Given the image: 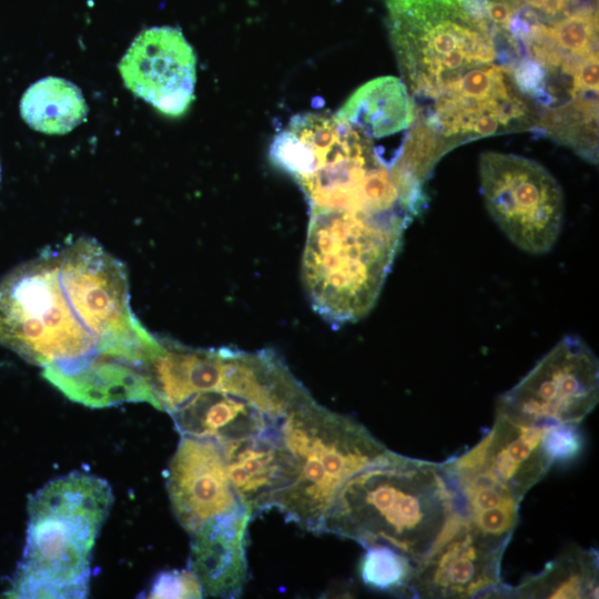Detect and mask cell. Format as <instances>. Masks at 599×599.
I'll return each mask as SVG.
<instances>
[{
  "label": "cell",
  "mask_w": 599,
  "mask_h": 599,
  "mask_svg": "<svg viewBox=\"0 0 599 599\" xmlns=\"http://www.w3.org/2000/svg\"><path fill=\"white\" fill-rule=\"evenodd\" d=\"M598 94H582L541 112L536 130L573 150L590 163L598 161Z\"/></svg>",
  "instance_id": "19"
},
{
  "label": "cell",
  "mask_w": 599,
  "mask_h": 599,
  "mask_svg": "<svg viewBox=\"0 0 599 599\" xmlns=\"http://www.w3.org/2000/svg\"><path fill=\"white\" fill-rule=\"evenodd\" d=\"M20 114L35 131L65 134L84 121L88 105L74 83L47 77L26 90L20 101Z\"/></svg>",
  "instance_id": "18"
},
{
  "label": "cell",
  "mask_w": 599,
  "mask_h": 599,
  "mask_svg": "<svg viewBox=\"0 0 599 599\" xmlns=\"http://www.w3.org/2000/svg\"><path fill=\"white\" fill-rule=\"evenodd\" d=\"M0 344L41 366L53 385L105 364L148 369L160 341L131 311L124 265L82 236L2 278Z\"/></svg>",
  "instance_id": "1"
},
{
  "label": "cell",
  "mask_w": 599,
  "mask_h": 599,
  "mask_svg": "<svg viewBox=\"0 0 599 599\" xmlns=\"http://www.w3.org/2000/svg\"><path fill=\"white\" fill-rule=\"evenodd\" d=\"M202 586L191 568L166 570L156 576L148 598H202Z\"/></svg>",
  "instance_id": "21"
},
{
  "label": "cell",
  "mask_w": 599,
  "mask_h": 599,
  "mask_svg": "<svg viewBox=\"0 0 599 599\" xmlns=\"http://www.w3.org/2000/svg\"><path fill=\"white\" fill-rule=\"evenodd\" d=\"M546 429L522 426L496 415L493 427L464 454L522 500L554 465L544 447Z\"/></svg>",
  "instance_id": "14"
},
{
  "label": "cell",
  "mask_w": 599,
  "mask_h": 599,
  "mask_svg": "<svg viewBox=\"0 0 599 599\" xmlns=\"http://www.w3.org/2000/svg\"><path fill=\"white\" fill-rule=\"evenodd\" d=\"M507 544L473 527L458 510L447 532L417 565L405 596L427 599L490 598L504 581Z\"/></svg>",
  "instance_id": "10"
},
{
  "label": "cell",
  "mask_w": 599,
  "mask_h": 599,
  "mask_svg": "<svg viewBox=\"0 0 599 599\" xmlns=\"http://www.w3.org/2000/svg\"><path fill=\"white\" fill-rule=\"evenodd\" d=\"M166 486L174 515L191 535L241 502L221 447L212 438L182 436L167 469Z\"/></svg>",
  "instance_id": "12"
},
{
  "label": "cell",
  "mask_w": 599,
  "mask_h": 599,
  "mask_svg": "<svg viewBox=\"0 0 599 599\" xmlns=\"http://www.w3.org/2000/svg\"><path fill=\"white\" fill-rule=\"evenodd\" d=\"M598 559L597 550L575 546L519 585L504 583L490 598H597Z\"/></svg>",
  "instance_id": "17"
},
{
  "label": "cell",
  "mask_w": 599,
  "mask_h": 599,
  "mask_svg": "<svg viewBox=\"0 0 599 599\" xmlns=\"http://www.w3.org/2000/svg\"><path fill=\"white\" fill-rule=\"evenodd\" d=\"M414 568L403 554L387 546H373L366 548L359 572L363 582L370 588L405 596Z\"/></svg>",
  "instance_id": "20"
},
{
  "label": "cell",
  "mask_w": 599,
  "mask_h": 599,
  "mask_svg": "<svg viewBox=\"0 0 599 599\" xmlns=\"http://www.w3.org/2000/svg\"><path fill=\"white\" fill-rule=\"evenodd\" d=\"M457 512V497L440 463L390 450L345 481L323 532L352 539L365 549L387 546L417 565Z\"/></svg>",
  "instance_id": "2"
},
{
  "label": "cell",
  "mask_w": 599,
  "mask_h": 599,
  "mask_svg": "<svg viewBox=\"0 0 599 599\" xmlns=\"http://www.w3.org/2000/svg\"><path fill=\"white\" fill-rule=\"evenodd\" d=\"M415 105V121L433 133L446 152L466 142L536 130L540 111L517 88L509 65L475 67L434 98Z\"/></svg>",
  "instance_id": "7"
},
{
  "label": "cell",
  "mask_w": 599,
  "mask_h": 599,
  "mask_svg": "<svg viewBox=\"0 0 599 599\" xmlns=\"http://www.w3.org/2000/svg\"><path fill=\"white\" fill-rule=\"evenodd\" d=\"M311 397L274 351L223 347L216 383L189 396L169 414L182 436L212 438L221 445L280 425Z\"/></svg>",
  "instance_id": "6"
},
{
  "label": "cell",
  "mask_w": 599,
  "mask_h": 599,
  "mask_svg": "<svg viewBox=\"0 0 599 599\" xmlns=\"http://www.w3.org/2000/svg\"><path fill=\"white\" fill-rule=\"evenodd\" d=\"M112 500L104 479L78 471L31 496L24 551L6 597H85L91 551Z\"/></svg>",
  "instance_id": "3"
},
{
  "label": "cell",
  "mask_w": 599,
  "mask_h": 599,
  "mask_svg": "<svg viewBox=\"0 0 599 599\" xmlns=\"http://www.w3.org/2000/svg\"><path fill=\"white\" fill-rule=\"evenodd\" d=\"M196 59L183 33L172 27L142 31L119 64L125 87L160 112L179 116L193 100Z\"/></svg>",
  "instance_id": "11"
},
{
  "label": "cell",
  "mask_w": 599,
  "mask_h": 599,
  "mask_svg": "<svg viewBox=\"0 0 599 599\" xmlns=\"http://www.w3.org/2000/svg\"><path fill=\"white\" fill-rule=\"evenodd\" d=\"M582 436L577 425H556L547 427L544 434V447L552 463H568L581 451Z\"/></svg>",
  "instance_id": "22"
},
{
  "label": "cell",
  "mask_w": 599,
  "mask_h": 599,
  "mask_svg": "<svg viewBox=\"0 0 599 599\" xmlns=\"http://www.w3.org/2000/svg\"><path fill=\"white\" fill-rule=\"evenodd\" d=\"M486 207L520 250L544 254L555 245L564 222V194L556 179L530 159L500 152L479 158Z\"/></svg>",
  "instance_id": "8"
},
{
  "label": "cell",
  "mask_w": 599,
  "mask_h": 599,
  "mask_svg": "<svg viewBox=\"0 0 599 599\" xmlns=\"http://www.w3.org/2000/svg\"><path fill=\"white\" fill-rule=\"evenodd\" d=\"M440 464L455 490L458 510L467 522L508 545L519 520L521 500L465 454Z\"/></svg>",
  "instance_id": "15"
},
{
  "label": "cell",
  "mask_w": 599,
  "mask_h": 599,
  "mask_svg": "<svg viewBox=\"0 0 599 599\" xmlns=\"http://www.w3.org/2000/svg\"><path fill=\"white\" fill-rule=\"evenodd\" d=\"M384 2L390 43L414 104L475 67L507 64L490 26L465 0Z\"/></svg>",
  "instance_id": "5"
},
{
  "label": "cell",
  "mask_w": 599,
  "mask_h": 599,
  "mask_svg": "<svg viewBox=\"0 0 599 599\" xmlns=\"http://www.w3.org/2000/svg\"><path fill=\"white\" fill-rule=\"evenodd\" d=\"M253 516L248 506L238 502L192 534L189 568L204 595L237 598L242 593L247 579V527Z\"/></svg>",
  "instance_id": "13"
},
{
  "label": "cell",
  "mask_w": 599,
  "mask_h": 599,
  "mask_svg": "<svg viewBox=\"0 0 599 599\" xmlns=\"http://www.w3.org/2000/svg\"><path fill=\"white\" fill-rule=\"evenodd\" d=\"M282 432L288 460L272 508L316 534L345 481L390 451L364 425L313 397L290 413Z\"/></svg>",
  "instance_id": "4"
},
{
  "label": "cell",
  "mask_w": 599,
  "mask_h": 599,
  "mask_svg": "<svg viewBox=\"0 0 599 599\" xmlns=\"http://www.w3.org/2000/svg\"><path fill=\"white\" fill-rule=\"evenodd\" d=\"M599 398V364L577 336H565L512 388L496 415L527 427L578 425Z\"/></svg>",
  "instance_id": "9"
},
{
  "label": "cell",
  "mask_w": 599,
  "mask_h": 599,
  "mask_svg": "<svg viewBox=\"0 0 599 599\" xmlns=\"http://www.w3.org/2000/svg\"><path fill=\"white\" fill-rule=\"evenodd\" d=\"M336 115L362 132L389 162L380 142L392 139L405 144L415 105L403 80L387 75L359 87Z\"/></svg>",
  "instance_id": "16"
}]
</instances>
